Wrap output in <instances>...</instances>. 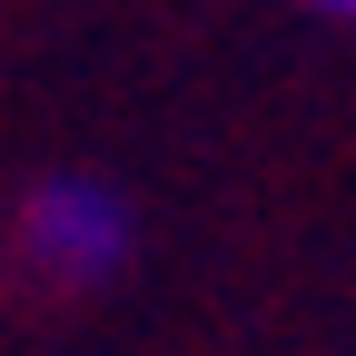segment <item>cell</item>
<instances>
[{
  "label": "cell",
  "instance_id": "1",
  "mask_svg": "<svg viewBox=\"0 0 356 356\" xmlns=\"http://www.w3.org/2000/svg\"><path fill=\"white\" fill-rule=\"evenodd\" d=\"M129 198L109 188V178H50V188H30L20 198V248L40 277H60V287H99L129 267Z\"/></svg>",
  "mask_w": 356,
  "mask_h": 356
},
{
  "label": "cell",
  "instance_id": "2",
  "mask_svg": "<svg viewBox=\"0 0 356 356\" xmlns=\"http://www.w3.org/2000/svg\"><path fill=\"white\" fill-rule=\"evenodd\" d=\"M317 10H346V20H356V0H317Z\"/></svg>",
  "mask_w": 356,
  "mask_h": 356
}]
</instances>
